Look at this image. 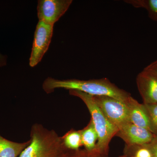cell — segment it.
Instances as JSON below:
<instances>
[{
  "instance_id": "6da1fadb",
  "label": "cell",
  "mask_w": 157,
  "mask_h": 157,
  "mask_svg": "<svg viewBox=\"0 0 157 157\" xmlns=\"http://www.w3.org/2000/svg\"><path fill=\"white\" fill-rule=\"evenodd\" d=\"M42 88L47 94L58 88L77 90L93 96H108L126 103L132 97L130 93L118 87L106 78L84 80L74 78L60 80L48 77L43 82Z\"/></svg>"
},
{
  "instance_id": "7a4b0ae2",
  "label": "cell",
  "mask_w": 157,
  "mask_h": 157,
  "mask_svg": "<svg viewBox=\"0 0 157 157\" xmlns=\"http://www.w3.org/2000/svg\"><path fill=\"white\" fill-rule=\"evenodd\" d=\"M30 140V143L18 157H62L67 151L62 137L40 124L32 126Z\"/></svg>"
},
{
  "instance_id": "3957f363",
  "label": "cell",
  "mask_w": 157,
  "mask_h": 157,
  "mask_svg": "<svg viewBox=\"0 0 157 157\" xmlns=\"http://www.w3.org/2000/svg\"><path fill=\"white\" fill-rule=\"evenodd\" d=\"M69 92L70 95L80 98L84 102L90 113L91 120L98 136L96 149L101 153L109 155V143L118 129L102 112L93 96L77 90H70Z\"/></svg>"
},
{
  "instance_id": "277c9868",
  "label": "cell",
  "mask_w": 157,
  "mask_h": 157,
  "mask_svg": "<svg viewBox=\"0 0 157 157\" xmlns=\"http://www.w3.org/2000/svg\"><path fill=\"white\" fill-rule=\"evenodd\" d=\"M102 112L118 129L130 123L129 109L126 103L108 96H93Z\"/></svg>"
},
{
  "instance_id": "5b68a950",
  "label": "cell",
  "mask_w": 157,
  "mask_h": 157,
  "mask_svg": "<svg viewBox=\"0 0 157 157\" xmlns=\"http://www.w3.org/2000/svg\"><path fill=\"white\" fill-rule=\"evenodd\" d=\"M53 25L39 21L35 34L29 66L33 67L41 61L49 48L53 35Z\"/></svg>"
},
{
  "instance_id": "8992f818",
  "label": "cell",
  "mask_w": 157,
  "mask_h": 157,
  "mask_svg": "<svg viewBox=\"0 0 157 157\" xmlns=\"http://www.w3.org/2000/svg\"><path fill=\"white\" fill-rule=\"evenodd\" d=\"M72 0H39L37 6L39 21L53 25L67 11Z\"/></svg>"
},
{
  "instance_id": "52a82bcc",
  "label": "cell",
  "mask_w": 157,
  "mask_h": 157,
  "mask_svg": "<svg viewBox=\"0 0 157 157\" xmlns=\"http://www.w3.org/2000/svg\"><path fill=\"white\" fill-rule=\"evenodd\" d=\"M116 136L121 138L127 146L143 145L151 142L155 135L147 129L128 123L119 128Z\"/></svg>"
},
{
  "instance_id": "ba28073f",
  "label": "cell",
  "mask_w": 157,
  "mask_h": 157,
  "mask_svg": "<svg viewBox=\"0 0 157 157\" xmlns=\"http://www.w3.org/2000/svg\"><path fill=\"white\" fill-rule=\"evenodd\" d=\"M136 83L143 104H157V78L143 70L137 75Z\"/></svg>"
},
{
  "instance_id": "9c48e42d",
  "label": "cell",
  "mask_w": 157,
  "mask_h": 157,
  "mask_svg": "<svg viewBox=\"0 0 157 157\" xmlns=\"http://www.w3.org/2000/svg\"><path fill=\"white\" fill-rule=\"evenodd\" d=\"M129 109V120L131 123L151 131L149 121L143 104L131 98L127 103Z\"/></svg>"
},
{
  "instance_id": "30bf717a",
  "label": "cell",
  "mask_w": 157,
  "mask_h": 157,
  "mask_svg": "<svg viewBox=\"0 0 157 157\" xmlns=\"http://www.w3.org/2000/svg\"><path fill=\"white\" fill-rule=\"evenodd\" d=\"M30 143V139L18 143L8 140L0 135V157H18Z\"/></svg>"
},
{
  "instance_id": "8fae6325",
  "label": "cell",
  "mask_w": 157,
  "mask_h": 157,
  "mask_svg": "<svg viewBox=\"0 0 157 157\" xmlns=\"http://www.w3.org/2000/svg\"><path fill=\"white\" fill-rule=\"evenodd\" d=\"M80 132L82 145L84 147V149L88 151L95 150L98 136L91 120L87 125L82 130H80Z\"/></svg>"
},
{
  "instance_id": "7c38bea8",
  "label": "cell",
  "mask_w": 157,
  "mask_h": 157,
  "mask_svg": "<svg viewBox=\"0 0 157 157\" xmlns=\"http://www.w3.org/2000/svg\"><path fill=\"white\" fill-rule=\"evenodd\" d=\"M65 148L69 151H75L80 149L82 146L80 130L72 129L62 137Z\"/></svg>"
},
{
  "instance_id": "4fadbf2b",
  "label": "cell",
  "mask_w": 157,
  "mask_h": 157,
  "mask_svg": "<svg viewBox=\"0 0 157 157\" xmlns=\"http://www.w3.org/2000/svg\"><path fill=\"white\" fill-rule=\"evenodd\" d=\"M124 2L135 8L145 9L149 18L157 22V0H127Z\"/></svg>"
},
{
  "instance_id": "5bb4252c",
  "label": "cell",
  "mask_w": 157,
  "mask_h": 157,
  "mask_svg": "<svg viewBox=\"0 0 157 157\" xmlns=\"http://www.w3.org/2000/svg\"><path fill=\"white\" fill-rule=\"evenodd\" d=\"M143 104L148 116L151 131L157 137V104Z\"/></svg>"
},
{
  "instance_id": "9a60e30c",
  "label": "cell",
  "mask_w": 157,
  "mask_h": 157,
  "mask_svg": "<svg viewBox=\"0 0 157 157\" xmlns=\"http://www.w3.org/2000/svg\"><path fill=\"white\" fill-rule=\"evenodd\" d=\"M68 157H109L108 155L101 153L95 149L88 151L85 149H79L75 151H67Z\"/></svg>"
},
{
  "instance_id": "2e32d148",
  "label": "cell",
  "mask_w": 157,
  "mask_h": 157,
  "mask_svg": "<svg viewBox=\"0 0 157 157\" xmlns=\"http://www.w3.org/2000/svg\"><path fill=\"white\" fill-rule=\"evenodd\" d=\"M147 146L151 152L152 157H157V137L150 143L146 144Z\"/></svg>"
},
{
  "instance_id": "e0dca14e",
  "label": "cell",
  "mask_w": 157,
  "mask_h": 157,
  "mask_svg": "<svg viewBox=\"0 0 157 157\" xmlns=\"http://www.w3.org/2000/svg\"><path fill=\"white\" fill-rule=\"evenodd\" d=\"M144 70L147 71L157 78V60L147 66Z\"/></svg>"
},
{
  "instance_id": "ac0fdd59",
  "label": "cell",
  "mask_w": 157,
  "mask_h": 157,
  "mask_svg": "<svg viewBox=\"0 0 157 157\" xmlns=\"http://www.w3.org/2000/svg\"><path fill=\"white\" fill-rule=\"evenodd\" d=\"M7 64V57L0 53V68L6 66Z\"/></svg>"
},
{
  "instance_id": "d6986e66",
  "label": "cell",
  "mask_w": 157,
  "mask_h": 157,
  "mask_svg": "<svg viewBox=\"0 0 157 157\" xmlns=\"http://www.w3.org/2000/svg\"><path fill=\"white\" fill-rule=\"evenodd\" d=\"M119 157H135L134 156H128L125 155H123L120 156Z\"/></svg>"
},
{
  "instance_id": "ffe728a7",
  "label": "cell",
  "mask_w": 157,
  "mask_h": 157,
  "mask_svg": "<svg viewBox=\"0 0 157 157\" xmlns=\"http://www.w3.org/2000/svg\"><path fill=\"white\" fill-rule=\"evenodd\" d=\"M62 157H68L67 154V152L66 153V154H65L64 155H63Z\"/></svg>"
}]
</instances>
